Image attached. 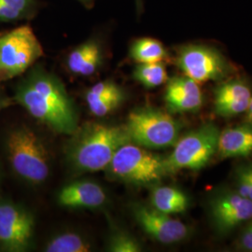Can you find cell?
<instances>
[{
	"label": "cell",
	"instance_id": "6da1fadb",
	"mask_svg": "<svg viewBox=\"0 0 252 252\" xmlns=\"http://www.w3.org/2000/svg\"><path fill=\"white\" fill-rule=\"evenodd\" d=\"M15 100L32 117L60 134H73L77 113L62 81L42 66H32L15 91Z\"/></svg>",
	"mask_w": 252,
	"mask_h": 252
},
{
	"label": "cell",
	"instance_id": "7a4b0ae2",
	"mask_svg": "<svg viewBox=\"0 0 252 252\" xmlns=\"http://www.w3.org/2000/svg\"><path fill=\"white\" fill-rule=\"evenodd\" d=\"M67 146V159L79 171L106 169L115 153L131 142L126 126L87 124L73 133Z\"/></svg>",
	"mask_w": 252,
	"mask_h": 252
},
{
	"label": "cell",
	"instance_id": "3957f363",
	"mask_svg": "<svg viewBox=\"0 0 252 252\" xmlns=\"http://www.w3.org/2000/svg\"><path fill=\"white\" fill-rule=\"evenodd\" d=\"M106 169L112 178L137 186L155 185L169 175L164 157L132 142L119 148Z\"/></svg>",
	"mask_w": 252,
	"mask_h": 252
},
{
	"label": "cell",
	"instance_id": "277c9868",
	"mask_svg": "<svg viewBox=\"0 0 252 252\" xmlns=\"http://www.w3.org/2000/svg\"><path fill=\"white\" fill-rule=\"evenodd\" d=\"M43 55V47L30 26L0 32V83L24 75Z\"/></svg>",
	"mask_w": 252,
	"mask_h": 252
},
{
	"label": "cell",
	"instance_id": "5b68a950",
	"mask_svg": "<svg viewBox=\"0 0 252 252\" xmlns=\"http://www.w3.org/2000/svg\"><path fill=\"white\" fill-rule=\"evenodd\" d=\"M7 153L12 169L22 179L37 184L48 178V152L36 133L28 127H19L9 134Z\"/></svg>",
	"mask_w": 252,
	"mask_h": 252
},
{
	"label": "cell",
	"instance_id": "8992f818",
	"mask_svg": "<svg viewBox=\"0 0 252 252\" xmlns=\"http://www.w3.org/2000/svg\"><path fill=\"white\" fill-rule=\"evenodd\" d=\"M126 128L132 143L149 149H162L177 143L181 127L164 111L141 108L129 114Z\"/></svg>",
	"mask_w": 252,
	"mask_h": 252
},
{
	"label": "cell",
	"instance_id": "52a82bcc",
	"mask_svg": "<svg viewBox=\"0 0 252 252\" xmlns=\"http://www.w3.org/2000/svg\"><path fill=\"white\" fill-rule=\"evenodd\" d=\"M220 131L212 124L199 127L179 139L171 154L165 158L169 175L182 169L199 170L217 153Z\"/></svg>",
	"mask_w": 252,
	"mask_h": 252
},
{
	"label": "cell",
	"instance_id": "ba28073f",
	"mask_svg": "<svg viewBox=\"0 0 252 252\" xmlns=\"http://www.w3.org/2000/svg\"><path fill=\"white\" fill-rule=\"evenodd\" d=\"M177 64L185 76L198 84L222 80L231 71L225 57L208 46H182L178 51Z\"/></svg>",
	"mask_w": 252,
	"mask_h": 252
},
{
	"label": "cell",
	"instance_id": "9c48e42d",
	"mask_svg": "<svg viewBox=\"0 0 252 252\" xmlns=\"http://www.w3.org/2000/svg\"><path fill=\"white\" fill-rule=\"evenodd\" d=\"M32 215L18 205L0 202V246L10 252H26L34 234Z\"/></svg>",
	"mask_w": 252,
	"mask_h": 252
},
{
	"label": "cell",
	"instance_id": "30bf717a",
	"mask_svg": "<svg viewBox=\"0 0 252 252\" xmlns=\"http://www.w3.org/2000/svg\"><path fill=\"white\" fill-rule=\"evenodd\" d=\"M133 213L145 233L160 243H178L189 234L186 224L153 207L136 204L133 207Z\"/></svg>",
	"mask_w": 252,
	"mask_h": 252
},
{
	"label": "cell",
	"instance_id": "8fae6325",
	"mask_svg": "<svg viewBox=\"0 0 252 252\" xmlns=\"http://www.w3.org/2000/svg\"><path fill=\"white\" fill-rule=\"evenodd\" d=\"M210 216L220 234L231 232L236 226L252 219V200L238 192H222L210 202Z\"/></svg>",
	"mask_w": 252,
	"mask_h": 252
},
{
	"label": "cell",
	"instance_id": "7c38bea8",
	"mask_svg": "<svg viewBox=\"0 0 252 252\" xmlns=\"http://www.w3.org/2000/svg\"><path fill=\"white\" fill-rule=\"evenodd\" d=\"M104 62V44L99 36H91L68 53L65 65L69 72L79 77H90Z\"/></svg>",
	"mask_w": 252,
	"mask_h": 252
},
{
	"label": "cell",
	"instance_id": "4fadbf2b",
	"mask_svg": "<svg viewBox=\"0 0 252 252\" xmlns=\"http://www.w3.org/2000/svg\"><path fill=\"white\" fill-rule=\"evenodd\" d=\"M251 98V90L245 81H227L214 91L215 112L220 117L236 116L248 110Z\"/></svg>",
	"mask_w": 252,
	"mask_h": 252
},
{
	"label": "cell",
	"instance_id": "5bb4252c",
	"mask_svg": "<svg viewBox=\"0 0 252 252\" xmlns=\"http://www.w3.org/2000/svg\"><path fill=\"white\" fill-rule=\"evenodd\" d=\"M107 194L98 184L84 180L64 186L58 195L61 206L71 208H96L105 204Z\"/></svg>",
	"mask_w": 252,
	"mask_h": 252
},
{
	"label": "cell",
	"instance_id": "9a60e30c",
	"mask_svg": "<svg viewBox=\"0 0 252 252\" xmlns=\"http://www.w3.org/2000/svg\"><path fill=\"white\" fill-rule=\"evenodd\" d=\"M217 153L220 159L250 155L252 153V126H235L220 133Z\"/></svg>",
	"mask_w": 252,
	"mask_h": 252
},
{
	"label": "cell",
	"instance_id": "2e32d148",
	"mask_svg": "<svg viewBox=\"0 0 252 252\" xmlns=\"http://www.w3.org/2000/svg\"><path fill=\"white\" fill-rule=\"evenodd\" d=\"M152 204L153 208L170 215L186 211L189 206V199L180 189L170 186H161L153 190Z\"/></svg>",
	"mask_w": 252,
	"mask_h": 252
},
{
	"label": "cell",
	"instance_id": "e0dca14e",
	"mask_svg": "<svg viewBox=\"0 0 252 252\" xmlns=\"http://www.w3.org/2000/svg\"><path fill=\"white\" fill-rule=\"evenodd\" d=\"M129 56L137 63H157L165 61L168 58V53L158 39L140 37L131 44Z\"/></svg>",
	"mask_w": 252,
	"mask_h": 252
},
{
	"label": "cell",
	"instance_id": "ac0fdd59",
	"mask_svg": "<svg viewBox=\"0 0 252 252\" xmlns=\"http://www.w3.org/2000/svg\"><path fill=\"white\" fill-rule=\"evenodd\" d=\"M40 8L39 0H0V23L31 20Z\"/></svg>",
	"mask_w": 252,
	"mask_h": 252
},
{
	"label": "cell",
	"instance_id": "d6986e66",
	"mask_svg": "<svg viewBox=\"0 0 252 252\" xmlns=\"http://www.w3.org/2000/svg\"><path fill=\"white\" fill-rule=\"evenodd\" d=\"M133 78L148 89L161 86L168 81V75L163 62L138 63L134 69Z\"/></svg>",
	"mask_w": 252,
	"mask_h": 252
},
{
	"label": "cell",
	"instance_id": "ffe728a7",
	"mask_svg": "<svg viewBox=\"0 0 252 252\" xmlns=\"http://www.w3.org/2000/svg\"><path fill=\"white\" fill-rule=\"evenodd\" d=\"M47 252H88L90 244L80 234L64 233L54 237L45 248Z\"/></svg>",
	"mask_w": 252,
	"mask_h": 252
},
{
	"label": "cell",
	"instance_id": "44dd1931",
	"mask_svg": "<svg viewBox=\"0 0 252 252\" xmlns=\"http://www.w3.org/2000/svg\"><path fill=\"white\" fill-rule=\"evenodd\" d=\"M167 109L172 113H182L196 111L204 103L202 95L190 94H164Z\"/></svg>",
	"mask_w": 252,
	"mask_h": 252
},
{
	"label": "cell",
	"instance_id": "7402d4cb",
	"mask_svg": "<svg viewBox=\"0 0 252 252\" xmlns=\"http://www.w3.org/2000/svg\"><path fill=\"white\" fill-rule=\"evenodd\" d=\"M124 99H125V92L117 94L87 100L86 102L88 104L91 112L94 115L97 117H104L109 114L110 112H112L114 109H116L122 104Z\"/></svg>",
	"mask_w": 252,
	"mask_h": 252
},
{
	"label": "cell",
	"instance_id": "603a6c76",
	"mask_svg": "<svg viewBox=\"0 0 252 252\" xmlns=\"http://www.w3.org/2000/svg\"><path fill=\"white\" fill-rule=\"evenodd\" d=\"M108 251L112 252H141V246L130 234L124 232L115 233L109 240Z\"/></svg>",
	"mask_w": 252,
	"mask_h": 252
},
{
	"label": "cell",
	"instance_id": "cb8c5ba5",
	"mask_svg": "<svg viewBox=\"0 0 252 252\" xmlns=\"http://www.w3.org/2000/svg\"><path fill=\"white\" fill-rule=\"evenodd\" d=\"M124 93L121 86H119L115 81L111 80L107 81H101L94 85H93L90 89H88L85 94V100L94 99L104 97L112 94H117Z\"/></svg>",
	"mask_w": 252,
	"mask_h": 252
},
{
	"label": "cell",
	"instance_id": "d4e9b609",
	"mask_svg": "<svg viewBox=\"0 0 252 252\" xmlns=\"http://www.w3.org/2000/svg\"><path fill=\"white\" fill-rule=\"evenodd\" d=\"M239 248L245 252H252V219L239 239Z\"/></svg>",
	"mask_w": 252,
	"mask_h": 252
},
{
	"label": "cell",
	"instance_id": "484cf974",
	"mask_svg": "<svg viewBox=\"0 0 252 252\" xmlns=\"http://www.w3.org/2000/svg\"><path fill=\"white\" fill-rule=\"evenodd\" d=\"M78 2H80L81 5L85 8V9H92L94 8L96 0H77Z\"/></svg>",
	"mask_w": 252,
	"mask_h": 252
},
{
	"label": "cell",
	"instance_id": "4316f807",
	"mask_svg": "<svg viewBox=\"0 0 252 252\" xmlns=\"http://www.w3.org/2000/svg\"><path fill=\"white\" fill-rule=\"evenodd\" d=\"M135 7H136V10H137V14H141L143 9H144V6H143V0H135Z\"/></svg>",
	"mask_w": 252,
	"mask_h": 252
},
{
	"label": "cell",
	"instance_id": "83f0119b",
	"mask_svg": "<svg viewBox=\"0 0 252 252\" xmlns=\"http://www.w3.org/2000/svg\"><path fill=\"white\" fill-rule=\"evenodd\" d=\"M248 119H249V122L252 125V96L251 98V102H250V106L248 108Z\"/></svg>",
	"mask_w": 252,
	"mask_h": 252
},
{
	"label": "cell",
	"instance_id": "f1b7e54d",
	"mask_svg": "<svg viewBox=\"0 0 252 252\" xmlns=\"http://www.w3.org/2000/svg\"><path fill=\"white\" fill-rule=\"evenodd\" d=\"M7 105H8V103H7V100L0 96V111H1V109H2V108H5Z\"/></svg>",
	"mask_w": 252,
	"mask_h": 252
},
{
	"label": "cell",
	"instance_id": "f546056e",
	"mask_svg": "<svg viewBox=\"0 0 252 252\" xmlns=\"http://www.w3.org/2000/svg\"><path fill=\"white\" fill-rule=\"evenodd\" d=\"M249 167H250V169H251V172H252V164H250V165H249Z\"/></svg>",
	"mask_w": 252,
	"mask_h": 252
}]
</instances>
